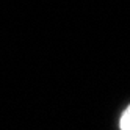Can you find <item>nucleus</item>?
Here are the masks:
<instances>
[{
	"label": "nucleus",
	"mask_w": 130,
	"mask_h": 130,
	"mask_svg": "<svg viewBox=\"0 0 130 130\" xmlns=\"http://www.w3.org/2000/svg\"><path fill=\"white\" fill-rule=\"evenodd\" d=\"M119 125H121V128H122V130H130V107L124 111L122 118H121Z\"/></svg>",
	"instance_id": "1"
}]
</instances>
